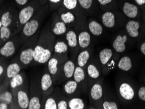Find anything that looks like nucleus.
<instances>
[{"mask_svg":"<svg viewBox=\"0 0 145 109\" xmlns=\"http://www.w3.org/2000/svg\"><path fill=\"white\" fill-rule=\"evenodd\" d=\"M56 37L50 29V21L44 25L39 33L35 47L33 62L39 64L47 63L54 52V46Z\"/></svg>","mask_w":145,"mask_h":109,"instance_id":"1","label":"nucleus"},{"mask_svg":"<svg viewBox=\"0 0 145 109\" xmlns=\"http://www.w3.org/2000/svg\"><path fill=\"white\" fill-rule=\"evenodd\" d=\"M49 12H50L49 5L48 3H46L42 6L39 11L23 26L22 30L20 32L23 42L37 33L45 20Z\"/></svg>","mask_w":145,"mask_h":109,"instance_id":"2","label":"nucleus"},{"mask_svg":"<svg viewBox=\"0 0 145 109\" xmlns=\"http://www.w3.org/2000/svg\"><path fill=\"white\" fill-rule=\"evenodd\" d=\"M101 22L105 28L116 32L124 27L127 18L118 9L102 12L100 15Z\"/></svg>","mask_w":145,"mask_h":109,"instance_id":"3","label":"nucleus"},{"mask_svg":"<svg viewBox=\"0 0 145 109\" xmlns=\"http://www.w3.org/2000/svg\"><path fill=\"white\" fill-rule=\"evenodd\" d=\"M15 3L7 2L0 6V19L2 26L8 27L17 32V15L18 10Z\"/></svg>","mask_w":145,"mask_h":109,"instance_id":"4","label":"nucleus"},{"mask_svg":"<svg viewBox=\"0 0 145 109\" xmlns=\"http://www.w3.org/2000/svg\"><path fill=\"white\" fill-rule=\"evenodd\" d=\"M40 32H37L23 42L18 59L23 67H27L33 62L35 47L37 44Z\"/></svg>","mask_w":145,"mask_h":109,"instance_id":"5","label":"nucleus"},{"mask_svg":"<svg viewBox=\"0 0 145 109\" xmlns=\"http://www.w3.org/2000/svg\"><path fill=\"white\" fill-rule=\"evenodd\" d=\"M42 6L39 0H31L20 8L17 15V32L20 33L22 27L39 11Z\"/></svg>","mask_w":145,"mask_h":109,"instance_id":"6","label":"nucleus"},{"mask_svg":"<svg viewBox=\"0 0 145 109\" xmlns=\"http://www.w3.org/2000/svg\"><path fill=\"white\" fill-rule=\"evenodd\" d=\"M13 95V102L10 109H27L29 102V87L28 80L24 85L14 90H11Z\"/></svg>","mask_w":145,"mask_h":109,"instance_id":"7","label":"nucleus"},{"mask_svg":"<svg viewBox=\"0 0 145 109\" xmlns=\"http://www.w3.org/2000/svg\"><path fill=\"white\" fill-rule=\"evenodd\" d=\"M73 27L77 34L80 50L91 46V35L88 29L87 18L76 20Z\"/></svg>","mask_w":145,"mask_h":109,"instance_id":"8","label":"nucleus"},{"mask_svg":"<svg viewBox=\"0 0 145 109\" xmlns=\"http://www.w3.org/2000/svg\"><path fill=\"white\" fill-rule=\"evenodd\" d=\"M103 80V79H101L93 82L89 87V100L91 108H99L105 97Z\"/></svg>","mask_w":145,"mask_h":109,"instance_id":"9","label":"nucleus"},{"mask_svg":"<svg viewBox=\"0 0 145 109\" xmlns=\"http://www.w3.org/2000/svg\"><path fill=\"white\" fill-rule=\"evenodd\" d=\"M23 43L19 33L14 35L9 40L6 41L0 48V58L7 59L11 58L16 54Z\"/></svg>","mask_w":145,"mask_h":109,"instance_id":"10","label":"nucleus"},{"mask_svg":"<svg viewBox=\"0 0 145 109\" xmlns=\"http://www.w3.org/2000/svg\"><path fill=\"white\" fill-rule=\"evenodd\" d=\"M116 54V53H114V50L110 48H105L100 50L98 57L103 75L108 74L114 68L116 61L114 55Z\"/></svg>","mask_w":145,"mask_h":109,"instance_id":"11","label":"nucleus"},{"mask_svg":"<svg viewBox=\"0 0 145 109\" xmlns=\"http://www.w3.org/2000/svg\"><path fill=\"white\" fill-rule=\"evenodd\" d=\"M42 93L40 86V81L33 78L29 86V102L27 109H40Z\"/></svg>","mask_w":145,"mask_h":109,"instance_id":"12","label":"nucleus"},{"mask_svg":"<svg viewBox=\"0 0 145 109\" xmlns=\"http://www.w3.org/2000/svg\"><path fill=\"white\" fill-rule=\"evenodd\" d=\"M116 89L119 99L123 103L129 104L135 99V89L128 81H120L117 85Z\"/></svg>","mask_w":145,"mask_h":109,"instance_id":"13","label":"nucleus"},{"mask_svg":"<svg viewBox=\"0 0 145 109\" xmlns=\"http://www.w3.org/2000/svg\"><path fill=\"white\" fill-rule=\"evenodd\" d=\"M65 39L67 42L70 59H72L75 62L76 56L80 51L79 44H78V37L76 31L74 30V27L68 29L67 31L65 34Z\"/></svg>","mask_w":145,"mask_h":109,"instance_id":"14","label":"nucleus"},{"mask_svg":"<svg viewBox=\"0 0 145 109\" xmlns=\"http://www.w3.org/2000/svg\"><path fill=\"white\" fill-rule=\"evenodd\" d=\"M112 41L113 50L117 54H122L126 50L127 42L129 40V36L124 30H118ZM130 38V37H129Z\"/></svg>","mask_w":145,"mask_h":109,"instance_id":"15","label":"nucleus"},{"mask_svg":"<svg viewBox=\"0 0 145 109\" xmlns=\"http://www.w3.org/2000/svg\"><path fill=\"white\" fill-rule=\"evenodd\" d=\"M119 8L128 19H137L140 12L139 8L135 3L129 0H118Z\"/></svg>","mask_w":145,"mask_h":109,"instance_id":"16","label":"nucleus"},{"mask_svg":"<svg viewBox=\"0 0 145 109\" xmlns=\"http://www.w3.org/2000/svg\"><path fill=\"white\" fill-rule=\"evenodd\" d=\"M69 27L61 20L56 10L52 12V16L50 20V29L52 34L57 36L65 35Z\"/></svg>","mask_w":145,"mask_h":109,"instance_id":"17","label":"nucleus"},{"mask_svg":"<svg viewBox=\"0 0 145 109\" xmlns=\"http://www.w3.org/2000/svg\"><path fill=\"white\" fill-rule=\"evenodd\" d=\"M85 70H86L87 76H88L90 84L95 81L103 79L102 77L103 73H102L101 65H100L99 62H97L95 60V59L91 61L89 60Z\"/></svg>","mask_w":145,"mask_h":109,"instance_id":"18","label":"nucleus"},{"mask_svg":"<svg viewBox=\"0 0 145 109\" xmlns=\"http://www.w3.org/2000/svg\"><path fill=\"white\" fill-rule=\"evenodd\" d=\"M78 2L87 17H96L100 15L101 10L97 0H78Z\"/></svg>","mask_w":145,"mask_h":109,"instance_id":"19","label":"nucleus"},{"mask_svg":"<svg viewBox=\"0 0 145 109\" xmlns=\"http://www.w3.org/2000/svg\"><path fill=\"white\" fill-rule=\"evenodd\" d=\"M52 55L57 57L63 63L69 59V48L65 39H56Z\"/></svg>","mask_w":145,"mask_h":109,"instance_id":"20","label":"nucleus"},{"mask_svg":"<svg viewBox=\"0 0 145 109\" xmlns=\"http://www.w3.org/2000/svg\"><path fill=\"white\" fill-rule=\"evenodd\" d=\"M61 91L68 99L73 97H78L82 92L78 83L73 78L69 79L63 83Z\"/></svg>","mask_w":145,"mask_h":109,"instance_id":"21","label":"nucleus"},{"mask_svg":"<svg viewBox=\"0 0 145 109\" xmlns=\"http://www.w3.org/2000/svg\"><path fill=\"white\" fill-rule=\"evenodd\" d=\"M54 81L48 69L44 70L40 79V86L41 89L42 97H45L54 91Z\"/></svg>","mask_w":145,"mask_h":109,"instance_id":"22","label":"nucleus"},{"mask_svg":"<svg viewBox=\"0 0 145 109\" xmlns=\"http://www.w3.org/2000/svg\"><path fill=\"white\" fill-rule=\"evenodd\" d=\"M63 63H64L62 62L60 59L54 55H52L47 61V69L49 73L52 76L54 84H57Z\"/></svg>","mask_w":145,"mask_h":109,"instance_id":"23","label":"nucleus"},{"mask_svg":"<svg viewBox=\"0 0 145 109\" xmlns=\"http://www.w3.org/2000/svg\"><path fill=\"white\" fill-rule=\"evenodd\" d=\"M72 78L78 83L82 91H86L89 89L90 84L84 69L76 65Z\"/></svg>","mask_w":145,"mask_h":109,"instance_id":"24","label":"nucleus"},{"mask_svg":"<svg viewBox=\"0 0 145 109\" xmlns=\"http://www.w3.org/2000/svg\"><path fill=\"white\" fill-rule=\"evenodd\" d=\"M76 67V64L74 61L69 59L63 64L61 67V72L57 80V84H59L61 82H65L69 79L72 78L74 71Z\"/></svg>","mask_w":145,"mask_h":109,"instance_id":"25","label":"nucleus"},{"mask_svg":"<svg viewBox=\"0 0 145 109\" xmlns=\"http://www.w3.org/2000/svg\"><path fill=\"white\" fill-rule=\"evenodd\" d=\"M124 29L130 38L137 39L140 35L141 23L137 19H129L124 25Z\"/></svg>","mask_w":145,"mask_h":109,"instance_id":"26","label":"nucleus"},{"mask_svg":"<svg viewBox=\"0 0 145 109\" xmlns=\"http://www.w3.org/2000/svg\"><path fill=\"white\" fill-rule=\"evenodd\" d=\"M87 25L91 35L95 37H100L105 33V27L101 22L93 17H87Z\"/></svg>","mask_w":145,"mask_h":109,"instance_id":"27","label":"nucleus"},{"mask_svg":"<svg viewBox=\"0 0 145 109\" xmlns=\"http://www.w3.org/2000/svg\"><path fill=\"white\" fill-rule=\"evenodd\" d=\"M61 5L73 12L76 16V20L87 18V16L80 8L78 0H61Z\"/></svg>","mask_w":145,"mask_h":109,"instance_id":"28","label":"nucleus"},{"mask_svg":"<svg viewBox=\"0 0 145 109\" xmlns=\"http://www.w3.org/2000/svg\"><path fill=\"white\" fill-rule=\"evenodd\" d=\"M56 11L61 20L67 25L69 28L74 27L76 22V16L73 12L68 10L63 5H61L56 10Z\"/></svg>","mask_w":145,"mask_h":109,"instance_id":"29","label":"nucleus"},{"mask_svg":"<svg viewBox=\"0 0 145 109\" xmlns=\"http://www.w3.org/2000/svg\"><path fill=\"white\" fill-rule=\"evenodd\" d=\"M92 46H89L88 48L80 50L76 56V59L75 61L76 65L79 66V67L86 69V65H88L89 60H90L91 55L92 54L93 52Z\"/></svg>","mask_w":145,"mask_h":109,"instance_id":"30","label":"nucleus"},{"mask_svg":"<svg viewBox=\"0 0 145 109\" xmlns=\"http://www.w3.org/2000/svg\"><path fill=\"white\" fill-rule=\"evenodd\" d=\"M24 68L21 65L20 61L18 59L12 61L9 64H8L7 69H6V74L4 80H10L13 76H16L19 72L22 71V69Z\"/></svg>","mask_w":145,"mask_h":109,"instance_id":"31","label":"nucleus"},{"mask_svg":"<svg viewBox=\"0 0 145 109\" xmlns=\"http://www.w3.org/2000/svg\"><path fill=\"white\" fill-rule=\"evenodd\" d=\"M60 91V89H58V91L55 92L54 89L52 94L46 96L45 97L42 98L41 101V108L43 109H57V95Z\"/></svg>","mask_w":145,"mask_h":109,"instance_id":"32","label":"nucleus"},{"mask_svg":"<svg viewBox=\"0 0 145 109\" xmlns=\"http://www.w3.org/2000/svg\"><path fill=\"white\" fill-rule=\"evenodd\" d=\"M27 80L26 74L24 72L21 71L16 76L10 78L9 81V88L10 90H14V89L24 85Z\"/></svg>","mask_w":145,"mask_h":109,"instance_id":"33","label":"nucleus"},{"mask_svg":"<svg viewBox=\"0 0 145 109\" xmlns=\"http://www.w3.org/2000/svg\"><path fill=\"white\" fill-rule=\"evenodd\" d=\"M133 61L131 57L127 55L121 57L117 61V67L122 71H130L133 68Z\"/></svg>","mask_w":145,"mask_h":109,"instance_id":"34","label":"nucleus"},{"mask_svg":"<svg viewBox=\"0 0 145 109\" xmlns=\"http://www.w3.org/2000/svg\"><path fill=\"white\" fill-rule=\"evenodd\" d=\"M101 12L118 9V0H97Z\"/></svg>","mask_w":145,"mask_h":109,"instance_id":"35","label":"nucleus"},{"mask_svg":"<svg viewBox=\"0 0 145 109\" xmlns=\"http://www.w3.org/2000/svg\"><path fill=\"white\" fill-rule=\"evenodd\" d=\"M69 109H84L86 108V102L82 98L73 97L68 99Z\"/></svg>","mask_w":145,"mask_h":109,"instance_id":"36","label":"nucleus"},{"mask_svg":"<svg viewBox=\"0 0 145 109\" xmlns=\"http://www.w3.org/2000/svg\"><path fill=\"white\" fill-rule=\"evenodd\" d=\"M15 35L16 34L13 29L2 26L0 31V40L3 44Z\"/></svg>","mask_w":145,"mask_h":109,"instance_id":"37","label":"nucleus"},{"mask_svg":"<svg viewBox=\"0 0 145 109\" xmlns=\"http://www.w3.org/2000/svg\"><path fill=\"white\" fill-rule=\"evenodd\" d=\"M120 106L118 102L114 100L107 99L106 97H104L102 101L99 108L102 109H118Z\"/></svg>","mask_w":145,"mask_h":109,"instance_id":"38","label":"nucleus"},{"mask_svg":"<svg viewBox=\"0 0 145 109\" xmlns=\"http://www.w3.org/2000/svg\"><path fill=\"white\" fill-rule=\"evenodd\" d=\"M8 63L6 59L0 58V83L4 80Z\"/></svg>","mask_w":145,"mask_h":109,"instance_id":"39","label":"nucleus"},{"mask_svg":"<svg viewBox=\"0 0 145 109\" xmlns=\"http://www.w3.org/2000/svg\"><path fill=\"white\" fill-rule=\"evenodd\" d=\"M50 12H54L60 7L61 5V0H48Z\"/></svg>","mask_w":145,"mask_h":109,"instance_id":"40","label":"nucleus"},{"mask_svg":"<svg viewBox=\"0 0 145 109\" xmlns=\"http://www.w3.org/2000/svg\"><path fill=\"white\" fill-rule=\"evenodd\" d=\"M137 95L138 97L142 101L145 102V86H141L139 87L137 92Z\"/></svg>","mask_w":145,"mask_h":109,"instance_id":"41","label":"nucleus"},{"mask_svg":"<svg viewBox=\"0 0 145 109\" xmlns=\"http://www.w3.org/2000/svg\"><path fill=\"white\" fill-rule=\"evenodd\" d=\"M31 0H14V2L15 3L16 7L18 8H21L26 5Z\"/></svg>","mask_w":145,"mask_h":109,"instance_id":"42","label":"nucleus"},{"mask_svg":"<svg viewBox=\"0 0 145 109\" xmlns=\"http://www.w3.org/2000/svg\"><path fill=\"white\" fill-rule=\"evenodd\" d=\"M134 1L138 7H142L145 5V0H134Z\"/></svg>","mask_w":145,"mask_h":109,"instance_id":"43","label":"nucleus"},{"mask_svg":"<svg viewBox=\"0 0 145 109\" xmlns=\"http://www.w3.org/2000/svg\"><path fill=\"white\" fill-rule=\"evenodd\" d=\"M139 50L142 54L145 55V41L141 42L139 44Z\"/></svg>","mask_w":145,"mask_h":109,"instance_id":"44","label":"nucleus"},{"mask_svg":"<svg viewBox=\"0 0 145 109\" xmlns=\"http://www.w3.org/2000/svg\"><path fill=\"white\" fill-rule=\"evenodd\" d=\"M10 106L5 102H0V109H8Z\"/></svg>","mask_w":145,"mask_h":109,"instance_id":"45","label":"nucleus"},{"mask_svg":"<svg viewBox=\"0 0 145 109\" xmlns=\"http://www.w3.org/2000/svg\"><path fill=\"white\" fill-rule=\"evenodd\" d=\"M39 1L40 2V3L41 4L42 6H43L45 5V4L48 3V0H39Z\"/></svg>","mask_w":145,"mask_h":109,"instance_id":"46","label":"nucleus"},{"mask_svg":"<svg viewBox=\"0 0 145 109\" xmlns=\"http://www.w3.org/2000/svg\"><path fill=\"white\" fill-rule=\"evenodd\" d=\"M5 1V0H0V6H1V5H3V2Z\"/></svg>","mask_w":145,"mask_h":109,"instance_id":"47","label":"nucleus"},{"mask_svg":"<svg viewBox=\"0 0 145 109\" xmlns=\"http://www.w3.org/2000/svg\"><path fill=\"white\" fill-rule=\"evenodd\" d=\"M1 27H2V23H1V19H0V31H1Z\"/></svg>","mask_w":145,"mask_h":109,"instance_id":"48","label":"nucleus"},{"mask_svg":"<svg viewBox=\"0 0 145 109\" xmlns=\"http://www.w3.org/2000/svg\"><path fill=\"white\" fill-rule=\"evenodd\" d=\"M2 45H3V42H2L1 40H0V48H1V46Z\"/></svg>","mask_w":145,"mask_h":109,"instance_id":"49","label":"nucleus"},{"mask_svg":"<svg viewBox=\"0 0 145 109\" xmlns=\"http://www.w3.org/2000/svg\"><path fill=\"white\" fill-rule=\"evenodd\" d=\"M144 80H145V78H144Z\"/></svg>","mask_w":145,"mask_h":109,"instance_id":"50","label":"nucleus"}]
</instances>
